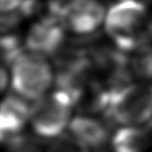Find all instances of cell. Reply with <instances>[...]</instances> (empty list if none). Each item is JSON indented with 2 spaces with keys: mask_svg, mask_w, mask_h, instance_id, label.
I'll return each instance as SVG.
<instances>
[{
  "mask_svg": "<svg viewBox=\"0 0 152 152\" xmlns=\"http://www.w3.org/2000/svg\"><path fill=\"white\" fill-rule=\"evenodd\" d=\"M57 13L66 31L89 36L103 25L107 10L99 0H69L59 2Z\"/></svg>",
  "mask_w": 152,
  "mask_h": 152,
  "instance_id": "5",
  "label": "cell"
},
{
  "mask_svg": "<svg viewBox=\"0 0 152 152\" xmlns=\"http://www.w3.org/2000/svg\"><path fill=\"white\" fill-rule=\"evenodd\" d=\"M57 6L58 4L53 2L50 15L40 19L29 29L25 41L27 50L47 57L62 45L66 30L58 17Z\"/></svg>",
  "mask_w": 152,
  "mask_h": 152,
  "instance_id": "6",
  "label": "cell"
},
{
  "mask_svg": "<svg viewBox=\"0 0 152 152\" xmlns=\"http://www.w3.org/2000/svg\"><path fill=\"white\" fill-rule=\"evenodd\" d=\"M9 85H10V73L7 70V68L0 62V96L4 94Z\"/></svg>",
  "mask_w": 152,
  "mask_h": 152,
  "instance_id": "12",
  "label": "cell"
},
{
  "mask_svg": "<svg viewBox=\"0 0 152 152\" xmlns=\"http://www.w3.org/2000/svg\"><path fill=\"white\" fill-rule=\"evenodd\" d=\"M76 102L62 89L47 93L30 107L29 126L41 138H58L68 130Z\"/></svg>",
  "mask_w": 152,
  "mask_h": 152,
  "instance_id": "4",
  "label": "cell"
},
{
  "mask_svg": "<svg viewBox=\"0 0 152 152\" xmlns=\"http://www.w3.org/2000/svg\"><path fill=\"white\" fill-rule=\"evenodd\" d=\"M103 111L120 127L145 126L152 121V83H126L110 90Z\"/></svg>",
  "mask_w": 152,
  "mask_h": 152,
  "instance_id": "2",
  "label": "cell"
},
{
  "mask_svg": "<svg viewBox=\"0 0 152 152\" xmlns=\"http://www.w3.org/2000/svg\"><path fill=\"white\" fill-rule=\"evenodd\" d=\"M68 131L75 142L88 150L101 148L109 140L107 126L91 115L73 117Z\"/></svg>",
  "mask_w": 152,
  "mask_h": 152,
  "instance_id": "8",
  "label": "cell"
},
{
  "mask_svg": "<svg viewBox=\"0 0 152 152\" xmlns=\"http://www.w3.org/2000/svg\"><path fill=\"white\" fill-rule=\"evenodd\" d=\"M10 86L16 96L37 101L50 92L55 80L53 68L46 56L32 51L19 52L11 61Z\"/></svg>",
  "mask_w": 152,
  "mask_h": 152,
  "instance_id": "3",
  "label": "cell"
},
{
  "mask_svg": "<svg viewBox=\"0 0 152 152\" xmlns=\"http://www.w3.org/2000/svg\"><path fill=\"white\" fill-rule=\"evenodd\" d=\"M128 60V67L132 75L142 82L152 83V45H144L134 51Z\"/></svg>",
  "mask_w": 152,
  "mask_h": 152,
  "instance_id": "10",
  "label": "cell"
},
{
  "mask_svg": "<svg viewBox=\"0 0 152 152\" xmlns=\"http://www.w3.org/2000/svg\"><path fill=\"white\" fill-rule=\"evenodd\" d=\"M103 27L122 52H132L148 43L152 32L147 6L139 0H121L107 10Z\"/></svg>",
  "mask_w": 152,
  "mask_h": 152,
  "instance_id": "1",
  "label": "cell"
},
{
  "mask_svg": "<svg viewBox=\"0 0 152 152\" xmlns=\"http://www.w3.org/2000/svg\"><path fill=\"white\" fill-rule=\"evenodd\" d=\"M26 0H0V16H7L21 11Z\"/></svg>",
  "mask_w": 152,
  "mask_h": 152,
  "instance_id": "11",
  "label": "cell"
},
{
  "mask_svg": "<svg viewBox=\"0 0 152 152\" xmlns=\"http://www.w3.org/2000/svg\"><path fill=\"white\" fill-rule=\"evenodd\" d=\"M120 1H121V0H120Z\"/></svg>",
  "mask_w": 152,
  "mask_h": 152,
  "instance_id": "13",
  "label": "cell"
},
{
  "mask_svg": "<svg viewBox=\"0 0 152 152\" xmlns=\"http://www.w3.org/2000/svg\"><path fill=\"white\" fill-rule=\"evenodd\" d=\"M151 139V130L142 126L120 127L112 134L110 144L113 152H147Z\"/></svg>",
  "mask_w": 152,
  "mask_h": 152,
  "instance_id": "9",
  "label": "cell"
},
{
  "mask_svg": "<svg viewBox=\"0 0 152 152\" xmlns=\"http://www.w3.org/2000/svg\"><path fill=\"white\" fill-rule=\"evenodd\" d=\"M30 107L18 96L6 97L0 101V142L20 133L29 124Z\"/></svg>",
  "mask_w": 152,
  "mask_h": 152,
  "instance_id": "7",
  "label": "cell"
}]
</instances>
